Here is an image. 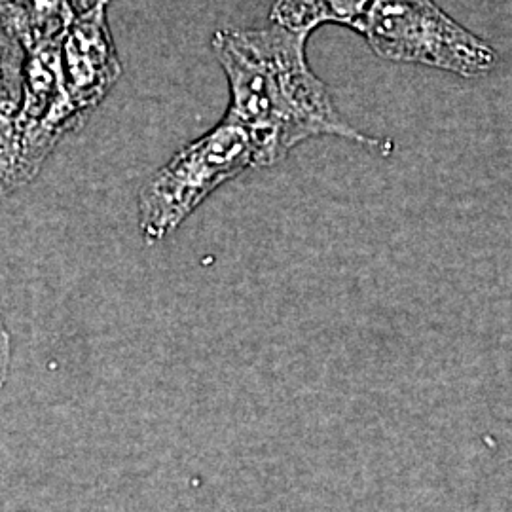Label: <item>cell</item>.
<instances>
[{"instance_id":"3957f363","label":"cell","mask_w":512,"mask_h":512,"mask_svg":"<svg viewBox=\"0 0 512 512\" xmlns=\"http://www.w3.org/2000/svg\"><path fill=\"white\" fill-rule=\"evenodd\" d=\"M355 31L382 59L461 78L492 73L501 61L484 38L450 18L435 0H376Z\"/></svg>"},{"instance_id":"7a4b0ae2","label":"cell","mask_w":512,"mask_h":512,"mask_svg":"<svg viewBox=\"0 0 512 512\" xmlns=\"http://www.w3.org/2000/svg\"><path fill=\"white\" fill-rule=\"evenodd\" d=\"M262 167L260 148L245 128L222 118L181 148L139 192V228L148 243L173 234L217 188Z\"/></svg>"},{"instance_id":"8992f818","label":"cell","mask_w":512,"mask_h":512,"mask_svg":"<svg viewBox=\"0 0 512 512\" xmlns=\"http://www.w3.org/2000/svg\"><path fill=\"white\" fill-rule=\"evenodd\" d=\"M376 0H274L270 19L275 25L313 33L321 25L336 23L357 29Z\"/></svg>"},{"instance_id":"277c9868","label":"cell","mask_w":512,"mask_h":512,"mask_svg":"<svg viewBox=\"0 0 512 512\" xmlns=\"http://www.w3.org/2000/svg\"><path fill=\"white\" fill-rule=\"evenodd\" d=\"M109 0H97L74 19L61 38L65 92L74 112L86 122L122 76L120 57L110 35Z\"/></svg>"},{"instance_id":"5b68a950","label":"cell","mask_w":512,"mask_h":512,"mask_svg":"<svg viewBox=\"0 0 512 512\" xmlns=\"http://www.w3.org/2000/svg\"><path fill=\"white\" fill-rule=\"evenodd\" d=\"M90 0H0V27L23 50L63 38Z\"/></svg>"},{"instance_id":"ba28073f","label":"cell","mask_w":512,"mask_h":512,"mask_svg":"<svg viewBox=\"0 0 512 512\" xmlns=\"http://www.w3.org/2000/svg\"><path fill=\"white\" fill-rule=\"evenodd\" d=\"M8 365H10V336L0 319V387L4 384Z\"/></svg>"},{"instance_id":"52a82bcc","label":"cell","mask_w":512,"mask_h":512,"mask_svg":"<svg viewBox=\"0 0 512 512\" xmlns=\"http://www.w3.org/2000/svg\"><path fill=\"white\" fill-rule=\"evenodd\" d=\"M25 50L0 27V114H16L23 92Z\"/></svg>"},{"instance_id":"6da1fadb","label":"cell","mask_w":512,"mask_h":512,"mask_svg":"<svg viewBox=\"0 0 512 512\" xmlns=\"http://www.w3.org/2000/svg\"><path fill=\"white\" fill-rule=\"evenodd\" d=\"M308 37L275 23L217 31L211 48L230 88L224 118L255 137L262 167L283 162L300 143L325 135L389 154L393 143L353 128L338 110L329 86L311 71Z\"/></svg>"}]
</instances>
